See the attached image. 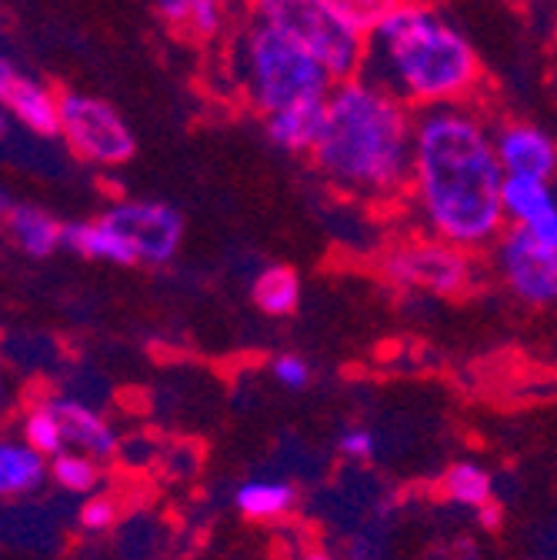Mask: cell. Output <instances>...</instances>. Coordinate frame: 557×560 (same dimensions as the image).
Masks as SVG:
<instances>
[{"mask_svg":"<svg viewBox=\"0 0 557 560\" xmlns=\"http://www.w3.org/2000/svg\"><path fill=\"white\" fill-rule=\"evenodd\" d=\"M101 221H107L130 244L137 264L161 267L174 260L184 241V214L164 200H114Z\"/></svg>","mask_w":557,"mask_h":560,"instance_id":"cell-8","label":"cell"},{"mask_svg":"<svg viewBox=\"0 0 557 560\" xmlns=\"http://www.w3.org/2000/svg\"><path fill=\"white\" fill-rule=\"evenodd\" d=\"M228 14H231V0H197L184 34H190L194 40H214L224 34Z\"/></svg>","mask_w":557,"mask_h":560,"instance_id":"cell-23","label":"cell"},{"mask_svg":"<svg viewBox=\"0 0 557 560\" xmlns=\"http://www.w3.org/2000/svg\"><path fill=\"white\" fill-rule=\"evenodd\" d=\"M304 560H334V557L330 553H307Z\"/></svg>","mask_w":557,"mask_h":560,"instance_id":"cell-33","label":"cell"},{"mask_svg":"<svg viewBox=\"0 0 557 560\" xmlns=\"http://www.w3.org/2000/svg\"><path fill=\"white\" fill-rule=\"evenodd\" d=\"M495 154L504 177L554 180L557 174V140L547 127L534 120H498L495 124Z\"/></svg>","mask_w":557,"mask_h":560,"instance_id":"cell-11","label":"cell"},{"mask_svg":"<svg viewBox=\"0 0 557 560\" xmlns=\"http://www.w3.org/2000/svg\"><path fill=\"white\" fill-rule=\"evenodd\" d=\"M228 74L241 101L260 117L298 104L327 101L334 88V78L314 54H307L298 40L285 37L281 31L247 18L231 34Z\"/></svg>","mask_w":557,"mask_h":560,"instance_id":"cell-4","label":"cell"},{"mask_svg":"<svg viewBox=\"0 0 557 560\" xmlns=\"http://www.w3.org/2000/svg\"><path fill=\"white\" fill-rule=\"evenodd\" d=\"M298 494L285 480H247L234 494V504L251 521H277L294 508Z\"/></svg>","mask_w":557,"mask_h":560,"instance_id":"cell-19","label":"cell"},{"mask_svg":"<svg viewBox=\"0 0 557 560\" xmlns=\"http://www.w3.org/2000/svg\"><path fill=\"white\" fill-rule=\"evenodd\" d=\"M0 390H4V384H0Z\"/></svg>","mask_w":557,"mask_h":560,"instance_id":"cell-34","label":"cell"},{"mask_svg":"<svg viewBox=\"0 0 557 560\" xmlns=\"http://www.w3.org/2000/svg\"><path fill=\"white\" fill-rule=\"evenodd\" d=\"M151 4L171 27L187 31V21H190V11H194L197 0H151Z\"/></svg>","mask_w":557,"mask_h":560,"instance_id":"cell-26","label":"cell"},{"mask_svg":"<svg viewBox=\"0 0 557 560\" xmlns=\"http://www.w3.org/2000/svg\"><path fill=\"white\" fill-rule=\"evenodd\" d=\"M410 148L414 110L358 74L330 88L307 158L334 190L364 203H394L407 194Z\"/></svg>","mask_w":557,"mask_h":560,"instance_id":"cell-2","label":"cell"},{"mask_svg":"<svg viewBox=\"0 0 557 560\" xmlns=\"http://www.w3.org/2000/svg\"><path fill=\"white\" fill-rule=\"evenodd\" d=\"M361 74L414 114L471 104L484 88V63L474 40L431 0H401L371 24Z\"/></svg>","mask_w":557,"mask_h":560,"instance_id":"cell-3","label":"cell"},{"mask_svg":"<svg viewBox=\"0 0 557 560\" xmlns=\"http://www.w3.org/2000/svg\"><path fill=\"white\" fill-rule=\"evenodd\" d=\"M63 247L71 254H81L88 260H107L117 267H134L137 257L130 244L107 224V221H74L63 224Z\"/></svg>","mask_w":557,"mask_h":560,"instance_id":"cell-15","label":"cell"},{"mask_svg":"<svg viewBox=\"0 0 557 560\" xmlns=\"http://www.w3.org/2000/svg\"><path fill=\"white\" fill-rule=\"evenodd\" d=\"M57 137L78 161L91 167H124L137 154V137L124 114L84 91H63L57 110Z\"/></svg>","mask_w":557,"mask_h":560,"instance_id":"cell-6","label":"cell"},{"mask_svg":"<svg viewBox=\"0 0 557 560\" xmlns=\"http://www.w3.org/2000/svg\"><path fill=\"white\" fill-rule=\"evenodd\" d=\"M47 404L60 420L67 451L88 454L94 460H111L117 454V434L94 407H88L81 400H71V397H54Z\"/></svg>","mask_w":557,"mask_h":560,"instance_id":"cell-12","label":"cell"},{"mask_svg":"<svg viewBox=\"0 0 557 560\" xmlns=\"http://www.w3.org/2000/svg\"><path fill=\"white\" fill-rule=\"evenodd\" d=\"M264 120V133L267 140L285 154H311L321 133V120H324V101L314 104H298L288 110H277L260 117Z\"/></svg>","mask_w":557,"mask_h":560,"instance_id":"cell-13","label":"cell"},{"mask_svg":"<svg viewBox=\"0 0 557 560\" xmlns=\"http://www.w3.org/2000/svg\"><path fill=\"white\" fill-rule=\"evenodd\" d=\"M501 4H511V8H524V4H534V0H501Z\"/></svg>","mask_w":557,"mask_h":560,"instance_id":"cell-32","label":"cell"},{"mask_svg":"<svg viewBox=\"0 0 557 560\" xmlns=\"http://www.w3.org/2000/svg\"><path fill=\"white\" fill-rule=\"evenodd\" d=\"M47 470H50L54 483L71 490V494H94L101 483V460L78 454V451H63V454L50 457Z\"/></svg>","mask_w":557,"mask_h":560,"instance_id":"cell-20","label":"cell"},{"mask_svg":"<svg viewBox=\"0 0 557 560\" xmlns=\"http://www.w3.org/2000/svg\"><path fill=\"white\" fill-rule=\"evenodd\" d=\"M477 517H480V524H484L487 530H498V527H501L504 511H501L495 501H487V504H480V508H477Z\"/></svg>","mask_w":557,"mask_h":560,"instance_id":"cell-29","label":"cell"},{"mask_svg":"<svg viewBox=\"0 0 557 560\" xmlns=\"http://www.w3.org/2000/svg\"><path fill=\"white\" fill-rule=\"evenodd\" d=\"M557 207L554 187L547 180H531V177H504L501 187V210H504V224L524 231L534 221Z\"/></svg>","mask_w":557,"mask_h":560,"instance_id":"cell-16","label":"cell"},{"mask_svg":"<svg viewBox=\"0 0 557 560\" xmlns=\"http://www.w3.org/2000/svg\"><path fill=\"white\" fill-rule=\"evenodd\" d=\"M24 444L34 447L40 457H57V454L67 451L60 420L50 410V404H37V407L27 410V417H24Z\"/></svg>","mask_w":557,"mask_h":560,"instance_id":"cell-22","label":"cell"},{"mask_svg":"<svg viewBox=\"0 0 557 560\" xmlns=\"http://www.w3.org/2000/svg\"><path fill=\"white\" fill-rule=\"evenodd\" d=\"M471 254L438 237L407 241L384 254L381 273L401 291H425L434 298H461L471 288Z\"/></svg>","mask_w":557,"mask_h":560,"instance_id":"cell-7","label":"cell"},{"mask_svg":"<svg viewBox=\"0 0 557 560\" xmlns=\"http://www.w3.org/2000/svg\"><path fill=\"white\" fill-rule=\"evenodd\" d=\"M244 18L298 40L324 63L334 84L361 74L368 27L347 0H244Z\"/></svg>","mask_w":557,"mask_h":560,"instance_id":"cell-5","label":"cell"},{"mask_svg":"<svg viewBox=\"0 0 557 560\" xmlns=\"http://www.w3.org/2000/svg\"><path fill=\"white\" fill-rule=\"evenodd\" d=\"M441 490L457 504L480 508L491 501V477H487V470H480L477 464H454V467H448Z\"/></svg>","mask_w":557,"mask_h":560,"instance_id":"cell-21","label":"cell"},{"mask_svg":"<svg viewBox=\"0 0 557 560\" xmlns=\"http://www.w3.org/2000/svg\"><path fill=\"white\" fill-rule=\"evenodd\" d=\"M337 447H340V454H347V457L364 460V457L374 454V434H371V431H361V428H358V431H347V434H340Z\"/></svg>","mask_w":557,"mask_h":560,"instance_id":"cell-27","label":"cell"},{"mask_svg":"<svg viewBox=\"0 0 557 560\" xmlns=\"http://www.w3.org/2000/svg\"><path fill=\"white\" fill-rule=\"evenodd\" d=\"M504 171L495 154V124L471 104L414 114L407 194L431 237L480 250L504 234Z\"/></svg>","mask_w":557,"mask_h":560,"instance_id":"cell-1","label":"cell"},{"mask_svg":"<svg viewBox=\"0 0 557 560\" xmlns=\"http://www.w3.org/2000/svg\"><path fill=\"white\" fill-rule=\"evenodd\" d=\"M47 477V457L24 441H0V498H24Z\"/></svg>","mask_w":557,"mask_h":560,"instance_id":"cell-17","label":"cell"},{"mask_svg":"<svg viewBox=\"0 0 557 560\" xmlns=\"http://www.w3.org/2000/svg\"><path fill=\"white\" fill-rule=\"evenodd\" d=\"M117 524V501L94 494L81 504V527L84 530H107Z\"/></svg>","mask_w":557,"mask_h":560,"instance_id":"cell-24","label":"cell"},{"mask_svg":"<svg viewBox=\"0 0 557 560\" xmlns=\"http://www.w3.org/2000/svg\"><path fill=\"white\" fill-rule=\"evenodd\" d=\"M524 234H531L537 244H544V247H554V250H557V207L550 210V214H544L541 221H534L531 228H524Z\"/></svg>","mask_w":557,"mask_h":560,"instance_id":"cell-28","label":"cell"},{"mask_svg":"<svg viewBox=\"0 0 557 560\" xmlns=\"http://www.w3.org/2000/svg\"><path fill=\"white\" fill-rule=\"evenodd\" d=\"M11 210H14V200H11L8 187H4V184H0V224H4V221H8V214H11Z\"/></svg>","mask_w":557,"mask_h":560,"instance_id":"cell-30","label":"cell"},{"mask_svg":"<svg viewBox=\"0 0 557 560\" xmlns=\"http://www.w3.org/2000/svg\"><path fill=\"white\" fill-rule=\"evenodd\" d=\"M0 110H4L14 127L34 137H57V110L60 94L44 84L40 78L27 74V70L0 54Z\"/></svg>","mask_w":557,"mask_h":560,"instance_id":"cell-10","label":"cell"},{"mask_svg":"<svg viewBox=\"0 0 557 560\" xmlns=\"http://www.w3.org/2000/svg\"><path fill=\"white\" fill-rule=\"evenodd\" d=\"M251 301L257 304V311L270 314V317H288L298 311L301 304V277L294 267L288 264H270L264 267L254 284H251Z\"/></svg>","mask_w":557,"mask_h":560,"instance_id":"cell-18","label":"cell"},{"mask_svg":"<svg viewBox=\"0 0 557 560\" xmlns=\"http://www.w3.org/2000/svg\"><path fill=\"white\" fill-rule=\"evenodd\" d=\"M11 133H14V120H11L4 110H0V144H8Z\"/></svg>","mask_w":557,"mask_h":560,"instance_id":"cell-31","label":"cell"},{"mask_svg":"<svg viewBox=\"0 0 557 560\" xmlns=\"http://www.w3.org/2000/svg\"><path fill=\"white\" fill-rule=\"evenodd\" d=\"M11 241L27 254V257H50L54 250L63 247V224L50 214V210L37 203H14V210L4 221Z\"/></svg>","mask_w":557,"mask_h":560,"instance_id":"cell-14","label":"cell"},{"mask_svg":"<svg viewBox=\"0 0 557 560\" xmlns=\"http://www.w3.org/2000/svg\"><path fill=\"white\" fill-rule=\"evenodd\" d=\"M498 267L514 298L544 307L557 304V250L511 228L498 237Z\"/></svg>","mask_w":557,"mask_h":560,"instance_id":"cell-9","label":"cell"},{"mask_svg":"<svg viewBox=\"0 0 557 560\" xmlns=\"http://www.w3.org/2000/svg\"><path fill=\"white\" fill-rule=\"evenodd\" d=\"M270 374H274L277 384H285L288 390H301V387H307V381H311V368H307V361L298 358V354H281V358H277V361L270 364Z\"/></svg>","mask_w":557,"mask_h":560,"instance_id":"cell-25","label":"cell"}]
</instances>
